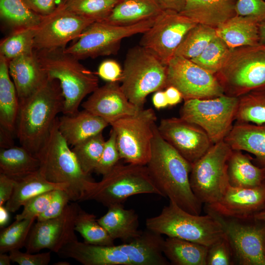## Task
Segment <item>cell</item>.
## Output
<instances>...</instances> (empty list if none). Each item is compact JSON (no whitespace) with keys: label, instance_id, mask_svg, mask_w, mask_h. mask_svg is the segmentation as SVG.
Listing matches in <instances>:
<instances>
[{"label":"cell","instance_id":"37","mask_svg":"<svg viewBox=\"0 0 265 265\" xmlns=\"http://www.w3.org/2000/svg\"><path fill=\"white\" fill-rule=\"evenodd\" d=\"M216 35L215 28L197 24L186 34L175 55L192 59L202 53Z\"/></svg>","mask_w":265,"mask_h":265},{"label":"cell","instance_id":"23","mask_svg":"<svg viewBox=\"0 0 265 265\" xmlns=\"http://www.w3.org/2000/svg\"><path fill=\"white\" fill-rule=\"evenodd\" d=\"M164 239L161 235L147 229L129 242L118 245L132 265H168L164 255Z\"/></svg>","mask_w":265,"mask_h":265},{"label":"cell","instance_id":"63","mask_svg":"<svg viewBox=\"0 0 265 265\" xmlns=\"http://www.w3.org/2000/svg\"><path fill=\"white\" fill-rule=\"evenodd\" d=\"M264 254L265 256V236L264 238Z\"/></svg>","mask_w":265,"mask_h":265},{"label":"cell","instance_id":"27","mask_svg":"<svg viewBox=\"0 0 265 265\" xmlns=\"http://www.w3.org/2000/svg\"><path fill=\"white\" fill-rule=\"evenodd\" d=\"M261 22L256 17L236 15L216 27V34L231 49L257 45Z\"/></svg>","mask_w":265,"mask_h":265},{"label":"cell","instance_id":"33","mask_svg":"<svg viewBox=\"0 0 265 265\" xmlns=\"http://www.w3.org/2000/svg\"><path fill=\"white\" fill-rule=\"evenodd\" d=\"M38 158L23 146L0 150V173L18 180L39 170Z\"/></svg>","mask_w":265,"mask_h":265},{"label":"cell","instance_id":"7","mask_svg":"<svg viewBox=\"0 0 265 265\" xmlns=\"http://www.w3.org/2000/svg\"><path fill=\"white\" fill-rule=\"evenodd\" d=\"M215 76L229 96L238 97L265 86V44L231 49Z\"/></svg>","mask_w":265,"mask_h":265},{"label":"cell","instance_id":"22","mask_svg":"<svg viewBox=\"0 0 265 265\" xmlns=\"http://www.w3.org/2000/svg\"><path fill=\"white\" fill-rule=\"evenodd\" d=\"M62 258H72L84 265H132L118 245H94L73 240L58 253Z\"/></svg>","mask_w":265,"mask_h":265},{"label":"cell","instance_id":"10","mask_svg":"<svg viewBox=\"0 0 265 265\" xmlns=\"http://www.w3.org/2000/svg\"><path fill=\"white\" fill-rule=\"evenodd\" d=\"M157 17L129 25L94 22L65 51L79 60L116 54L123 39L144 33L153 25Z\"/></svg>","mask_w":265,"mask_h":265},{"label":"cell","instance_id":"17","mask_svg":"<svg viewBox=\"0 0 265 265\" xmlns=\"http://www.w3.org/2000/svg\"><path fill=\"white\" fill-rule=\"evenodd\" d=\"M80 207L77 201L69 204L59 216L38 221L27 238L26 252L37 253L44 249L57 253L64 246L78 239L75 233L76 217Z\"/></svg>","mask_w":265,"mask_h":265},{"label":"cell","instance_id":"9","mask_svg":"<svg viewBox=\"0 0 265 265\" xmlns=\"http://www.w3.org/2000/svg\"><path fill=\"white\" fill-rule=\"evenodd\" d=\"M233 149L224 141L213 144L192 164L189 176L191 189L202 203L211 205L219 201L230 186L228 161Z\"/></svg>","mask_w":265,"mask_h":265},{"label":"cell","instance_id":"46","mask_svg":"<svg viewBox=\"0 0 265 265\" xmlns=\"http://www.w3.org/2000/svg\"><path fill=\"white\" fill-rule=\"evenodd\" d=\"M234 258L226 237L208 247L207 265H233Z\"/></svg>","mask_w":265,"mask_h":265},{"label":"cell","instance_id":"39","mask_svg":"<svg viewBox=\"0 0 265 265\" xmlns=\"http://www.w3.org/2000/svg\"><path fill=\"white\" fill-rule=\"evenodd\" d=\"M37 27L13 30L0 44V54L9 62L34 51V39Z\"/></svg>","mask_w":265,"mask_h":265},{"label":"cell","instance_id":"48","mask_svg":"<svg viewBox=\"0 0 265 265\" xmlns=\"http://www.w3.org/2000/svg\"><path fill=\"white\" fill-rule=\"evenodd\" d=\"M9 256L12 262L20 265H47L51 259L50 251L34 254L15 250L9 252Z\"/></svg>","mask_w":265,"mask_h":265},{"label":"cell","instance_id":"30","mask_svg":"<svg viewBox=\"0 0 265 265\" xmlns=\"http://www.w3.org/2000/svg\"><path fill=\"white\" fill-rule=\"evenodd\" d=\"M163 10L156 0H121L104 22L117 25H132L156 17Z\"/></svg>","mask_w":265,"mask_h":265},{"label":"cell","instance_id":"56","mask_svg":"<svg viewBox=\"0 0 265 265\" xmlns=\"http://www.w3.org/2000/svg\"><path fill=\"white\" fill-rule=\"evenodd\" d=\"M11 132L0 127V148H7L14 146Z\"/></svg>","mask_w":265,"mask_h":265},{"label":"cell","instance_id":"8","mask_svg":"<svg viewBox=\"0 0 265 265\" xmlns=\"http://www.w3.org/2000/svg\"><path fill=\"white\" fill-rule=\"evenodd\" d=\"M160 193L155 186L146 165L117 164L83 196L80 201L93 200L108 207L123 203L139 194Z\"/></svg>","mask_w":265,"mask_h":265},{"label":"cell","instance_id":"28","mask_svg":"<svg viewBox=\"0 0 265 265\" xmlns=\"http://www.w3.org/2000/svg\"><path fill=\"white\" fill-rule=\"evenodd\" d=\"M106 213L97 221L115 240L128 242L139 236L138 216L133 209H125L122 203L111 205Z\"/></svg>","mask_w":265,"mask_h":265},{"label":"cell","instance_id":"24","mask_svg":"<svg viewBox=\"0 0 265 265\" xmlns=\"http://www.w3.org/2000/svg\"><path fill=\"white\" fill-rule=\"evenodd\" d=\"M109 125L104 119L84 109L58 118L59 130L72 147L102 132Z\"/></svg>","mask_w":265,"mask_h":265},{"label":"cell","instance_id":"15","mask_svg":"<svg viewBox=\"0 0 265 265\" xmlns=\"http://www.w3.org/2000/svg\"><path fill=\"white\" fill-rule=\"evenodd\" d=\"M167 86L176 87L184 101L217 97L224 94L216 76L191 60L174 55L167 65Z\"/></svg>","mask_w":265,"mask_h":265},{"label":"cell","instance_id":"55","mask_svg":"<svg viewBox=\"0 0 265 265\" xmlns=\"http://www.w3.org/2000/svg\"><path fill=\"white\" fill-rule=\"evenodd\" d=\"M154 106L158 109L166 107L168 106L164 91L158 90L155 92L152 97Z\"/></svg>","mask_w":265,"mask_h":265},{"label":"cell","instance_id":"2","mask_svg":"<svg viewBox=\"0 0 265 265\" xmlns=\"http://www.w3.org/2000/svg\"><path fill=\"white\" fill-rule=\"evenodd\" d=\"M64 99L59 82L48 78L30 96L20 103L16 134L21 146L35 155L48 138Z\"/></svg>","mask_w":265,"mask_h":265},{"label":"cell","instance_id":"5","mask_svg":"<svg viewBox=\"0 0 265 265\" xmlns=\"http://www.w3.org/2000/svg\"><path fill=\"white\" fill-rule=\"evenodd\" d=\"M122 69L121 88L129 101L140 109L149 94L167 87V66L140 45L128 51Z\"/></svg>","mask_w":265,"mask_h":265},{"label":"cell","instance_id":"21","mask_svg":"<svg viewBox=\"0 0 265 265\" xmlns=\"http://www.w3.org/2000/svg\"><path fill=\"white\" fill-rule=\"evenodd\" d=\"M8 67L20 103L37 91L49 78L34 51L12 59Z\"/></svg>","mask_w":265,"mask_h":265},{"label":"cell","instance_id":"4","mask_svg":"<svg viewBox=\"0 0 265 265\" xmlns=\"http://www.w3.org/2000/svg\"><path fill=\"white\" fill-rule=\"evenodd\" d=\"M34 51L48 78L59 83L64 99L62 113H76L83 99L99 87L98 77L65 49Z\"/></svg>","mask_w":265,"mask_h":265},{"label":"cell","instance_id":"31","mask_svg":"<svg viewBox=\"0 0 265 265\" xmlns=\"http://www.w3.org/2000/svg\"><path fill=\"white\" fill-rule=\"evenodd\" d=\"M242 151L233 150L228 161L230 186L239 188L258 186L265 181V168L254 165Z\"/></svg>","mask_w":265,"mask_h":265},{"label":"cell","instance_id":"19","mask_svg":"<svg viewBox=\"0 0 265 265\" xmlns=\"http://www.w3.org/2000/svg\"><path fill=\"white\" fill-rule=\"evenodd\" d=\"M84 109L107 121L109 125L141 109L131 103L123 92L119 82H107L98 87L81 104Z\"/></svg>","mask_w":265,"mask_h":265},{"label":"cell","instance_id":"58","mask_svg":"<svg viewBox=\"0 0 265 265\" xmlns=\"http://www.w3.org/2000/svg\"><path fill=\"white\" fill-rule=\"evenodd\" d=\"M259 43L265 44V21L261 22L259 26Z\"/></svg>","mask_w":265,"mask_h":265},{"label":"cell","instance_id":"54","mask_svg":"<svg viewBox=\"0 0 265 265\" xmlns=\"http://www.w3.org/2000/svg\"><path fill=\"white\" fill-rule=\"evenodd\" d=\"M168 106H174L183 99L181 92L173 86H168L164 90Z\"/></svg>","mask_w":265,"mask_h":265},{"label":"cell","instance_id":"52","mask_svg":"<svg viewBox=\"0 0 265 265\" xmlns=\"http://www.w3.org/2000/svg\"><path fill=\"white\" fill-rule=\"evenodd\" d=\"M16 183V180L0 173V206L4 204L11 198Z\"/></svg>","mask_w":265,"mask_h":265},{"label":"cell","instance_id":"12","mask_svg":"<svg viewBox=\"0 0 265 265\" xmlns=\"http://www.w3.org/2000/svg\"><path fill=\"white\" fill-rule=\"evenodd\" d=\"M156 120L152 108H143L110 124L116 133L121 159L128 163L147 164L151 157Z\"/></svg>","mask_w":265,"mask_h":265},{"label":"cell","instance_id":"47","mask_svg":"<svg viewBox=\"0 0 265 265\" xmlns=\"http://www.w3.org/2000/svg\"><path fill=\"white\" fill-rule=\"evenodd\" d=\"M70 201V196L66 190L55 189L48 208L36 218V220L41 221L59 216L63 213Z\"/></svg>","mask_w":265,"mask_h":265},{"label":"cell","instance_id":"29","mask_svg":"<svg viewBox=\"0 0 265 265\" xmlns=\"http://www.w3.org/2000/svg\"><path fill=\"white\" fill-rule=\"evenodd\" d=\"M9 61L0 54V127L16 132L20 102L14 83L10 79Z\"/></svg>","mask_w":265,"mask_h":265},{"label":"cell","instance_id":"44","mask_svg":"<svg viewBox=\"0 0 265 265\" xmlns=\"http://www.w3.org/2000/svg\"><path fill=\"white\" fill-rule=\"evenodd\" d=\"M121 159L116 141V135L111 128L109 137L105 141L103 151L94 172L103 176L109 172Z\"/></svg>","mask_w":265,"mask_h":265},{"label":"cell","instance_id":"35","mask_svg":"<svg viewBox=\"0 0 265 265\" xmlns=\"http://www.w3.org/2000/svg\"><path fill=\"white\" fill-rule=\"evenodd\" d=\"M0 16L12 31L37 27L44 17L31 10L24 0H0Z\"/></svg>","mask_w":265,"mask_h":265},{"label":"cell","instance_id":"40","mask_svg":"<svg viewBox=\"0 0 265 265\" xmlns=\"http://www.w3.org/2000/svg\"><path fill=\"white\" fill-rule=\"evenodd\" d=\"M121 0H67L66 10L94 22L104 21Z\"/></svg>","mask_w":265,"mask_h":265},{"label":"cell","instance_id":"11","mask_svg":"<svg viewBox=\"0 0 265 265\" xmlns=\"http://www.w3.org/2000/svg\"><path fill=\"white\" fill-rule=\"evenodd\" d=\"M184 101L180 117L201 128L213 144L224 140L235 120L238 97L224 94L213 98Z\"/></svg>","mask_w":265,"mask_h":265},{"label":"cell","instance_id":"53","mask_svg":"<svg viewBox=\"0 0 265 265\" xmlns=\"http://www.w3.org/2000/svg\"><path fill=\"white\" fill-rule=\"evenodd\" d=\"M164 10H171L181 12L185 5L186 0H156Z\"/></svg>","mask_w":265,"mask_h":265},{"label":"cell","instance_id":"26","mask_svg":"<svg viewBox=\"0 0 265 265\" xmlns=\"http://www.w3.org/2000/svg\"><path fill=\"white\" fill-rule=\"evenodd\" d=\"M224 140L233 150L254 155L260 167L265 168V123L237 122Z\"/></svg>","mask_w":265,"mask_h":265},{"label":"cell","instance_id":"6","mask_svg":"<svg viewBox=\"0 0 265 265\" xmlns=\"http://www.w3.org/2000/svg\"><path fill=\"white\" fill-rule=\"evenodd\" d=\"M147 229L160 235L209 247L225 237L219 223L212 215H195L169 201L158 215L146 220Z\"/></svg>","mask_w":265,"mask_h":265},{"label":"cell","instance_id":"60","mask_svg":"<svg viewBox=\"0 0 265 265\" xmlns=\"http://www.w3.org/2000/svg\"><path fill=\"white\" fill-rule=\"evenodd\" d=\"M11 262L9 255H7L6 253H0V265H10Z\"/></svg>","mask_w":265,"mask_h":265},{"label":"cell","instance_id":"49","mask_svg":"<svg viewBox=\"0 0 265 265\" xmlns=\"http://www.w3.org/2000/svg\"><path fill=\"white\" fill-rule=\"evenodd\" d=\"M236 12L237 15L254 17L265 21V1L237 0Z\"/></svg>","mask_w":265,"mask_h":265},{"label":"cell","instance_id":"57","mask_svg":"<svg viewBox=\"0 0 265 265\" xmlns=\"http://www.w3.org/2000/svg\"><path fill=\"white\" fill-rule=\"evenodd\" d=\"M9 211L4 205L0 206V227L3 228L9 221Z\"/></svg>","mask_w":265,"mask_h":265},{"label":"cell","instance_id":"32","mask_svg":"<svg viewBox=\"0 0 265 265\" xmlns=\"http://www.w3.org/2000/svg\"><path fill=\"white\" fill-rule=\"evenodd\" d=\"M68 187L67 184L48 181L38 171L16 181L13 194L5 206L9 212H15L29 199L39 194L58 189L68 192Z\"/></svg>","mask_w":265,"mask_h":265},{"label":"cell","instance_id":"42","mask_svg":"<svg viewBox=\"0 0 265 265\" xmlns=\"http://www.w3.org/2000/svg\"><path fill=\"white\" fill-rule=\"evenodd\" d=\"M36 218L17 220L3 228L0 234V253L20 250L25 246Z\"/></svg>","mask_w":265,"mask_h":265},{"label":"cell","instance_id":"34","mask_svg":"<svg viewBox=\"0 0 265 265\" xmlns=\"http://www.w3.org/2000/svg\"><path fill=\"white\" fill-rule=\"evenodd\" d=\"M208 247L196 242L168 237L164 239V255L174 265H207Z\"/></svg>","mask_w":265,"mask_h":265},{"label":"cell","instance_id":"25","mask_svg":"<svg viewBox=\"0 0 265 265\" xmlns=\"http://www.w3.org/2000/svg\"><path fill=\"white\" fill-rule=\"evenodd\" d=\"M237 0H186L181 14L214 28L237 15Z\"/></svg>","mask_w":265,"mask_h":265},{"label":"cell","instance_id":"20","mask_svg":"<svg viewBox=\"0 0 265 265\" xmlns=\"http://www.w3.org/2000/svg\"><path fill=\"white\" fill-rule=\"evenodd\" d=\"M265 205V181L253 187L229 186L219 201L206 207L225 216L247 219L253 218Z\"/></svg>","mask_w":265,"mask_h":265},{"label":"cell","instance_id":"13","mask_svg":"<svg viewBox=\"0 0 265 265\" xmlns=\"http://www.w3.org/2000/svg\"><path fill=\"white\" fill-rule=\"evenodd\" d=\"M206 213L220 224L233 254L234 260L241 265H265L264 241L265 224L254 219H242L222 215L206 208Z\"/></svg>","mask_w":265,"mask_h":265},{"label":"cell","instance_id":"41","mask_svg":"<svg viewBox=\"0 0 265 265\" xmlns=\"http://www.w3.org/2000/svg\"><path fill=\"white\" fill-rule=\"evenodd\" d=\"M102 132L77 144L72 149L82 171L90 175L94 171L105 146Z\"/></svg>","mask_w":265,"mask_h":265},{"label":"cell","instance_id":"59","mask_svg":"<svg viewBox=\"0 0 265 265\" xmlns=\"http://www.w3.org/2000/svg\"><path fill=\"white\" fill-rule=\"evenodd\" d=\"M253 218L256 220L265 222V205L254 215Z\"/></svg>","mask_w":265,"mask_h":265},{"label":"cell","instance_id":"16","mask_svg":"<svg viewBox=\"0 0 265 265\" xmlns=\"http://www.w3.org/2000/svg\"><path fill=\"white\" fill-rule=\"evenodd\" d=\"M93 22L58 6L52 14L44 17L37 26L34 50L65 49L69 42L79 38Z\"/></svg>","mask_w":265,"mask_h":265},{"label":"cell","instance_id":"51","mask_svg":"<svg viewBox=\"0 0 265 265\" xmlns=\"http://www.w3.org/2000/svg\"><path fill=\"white\" fill-rule=\"evenodd\" d=\"M38 15L45 17L52 14L59 6V0H24Z\"/></svg>","mask_w":265,"mask_h":265},{"label":"cell","instance_id":"62","mask_svg":"<svg viewBox=\"0 0 265 265\" xmlns=\"http://www.w3.org/2000/svg\"><path fill=\"white\" fill-rule=\"evenodd\" d=\"M67 0H59V6L63 5Z\"/></svg>","mask_w":265,"mask_h":265},{"label":"cell","instance_id":"43","mask_svg":"<svg viewBox=\"0 0 265 265\" xmlns=\"http://www.w3.org/2000/svg\"><path fill=\"white\" fill-rule=\"evenodd\" d=\"M230 50L225 42L216 35L200 55L190 60L215 75L222 67Z\"/></svg>","mask_w":265,"mask_h":265},{"label":"cell","instance_id":"3","mask_svg":"<svg viewBox=\"0 0 265 265\" xmlns=\"http://www.w3.org/2000/svg\"><path fill=\"white\" fill-rule=\"evenodd\" d=\"M40 161V173L49 181L65 183L71 201H80L96 182L80 167L69 145L58 129L55 119L43 145L35 155Z\"/></svg>","mask_w":265,"mask_h":265},{"label":"cell","instance_id":"36","mask_svg":"<svg viewBox=\"0 0 265 265\" xmlns=\"http://www.w3.org/2000/svg\"><path fill=\"white\" fill-rule=\"evenodd\" d=\"M235 120L257 125L265 123V86L238 97Z\"/></svg>","mask_w":265,"mask_h":265},{"label":"cell","instance_id":"38","mask_svg":"<svg viewBox=\"0 0 265 265\" xmlns=\"http://www.w3.org/2000/svg\"><path fill=\"white\" fill-rule=\"evenodd\" d=\"M75 231L79 233L84 242L94 245H114V239L98 222L95 215L80 208L75 222Z\"/></svg>","mask_w":265,"mask_h":265},{"label":"cell","instance_id":"61","mask_svg":"<svg viewBox=\"0 0 265 265\" xmlns=\"http://www.w3.org/2000/svg\"><path fill=\"white\" fill-rule=\"evenodd\" d=\"M55 265H69V263L66 262H59L58 263H56V264H55Z\"/></svg>","mask_w":265,"mask_h":265},{"label":"cell","instance_id":"18","mask_svg":"<svg viewBox=\"0 0 265 265\" xmlns=\"http://www.w3.org/2000/svg\"><path fill=\"white\" fill-rule=\"evenodd\" d=\"M158 129L162 137L191 164L213 144L201 128L181 117L161 119Z\"/></svg>","mask_w":265,"mask_h":265},{"label":"cell","instance_id":"14","mask_svg":"<svg viewBox=\"0 0 265 265\" xmlns=\"http://www.w3.org/2000/svg\"><path fill=\"white\" fill-rule=\"evenodd\" d=\"M197 23L180 12L163 10L145 32L139 45L168 64L187 32Z\"/></svg>","mask_w":265,"mask_h":265},{"label":"cell","instance_id":"45","mask_svg":"<svg viewBox=\"0 0 265 265\" xmlns=\"http://www.w3.org/2000/svg\"><path fill=\"white\" fill-rule=\"evenodd\" d=\"M55 190L43 192L29 199L24 205L22 212L16 215L15 220L36 218L42 214L48 208Z\"/></svg>","mask_w":265,"mask_h":265},{"label":"cell","instance_id":"1","mask_svg":"<svg viewBox=\"0 0 265 265\" xmlns=\"http://www.w3.org/2000/svg\"><path fill=\"white\" fill-rule=\"evenodd\" d=\"M146 166L160 196L188 212L200 215L202 204L190 184L192 164L162 137L156 124L151 157Z\"/></svg>","mask_w":265,"mask_h":265},{"label":"cell","instance_id":"50","mask_svg":"<svg viewBox=\"0 0 265 265\" xmlns=\"http://www.w3.org/2000/svg\"><path fill=\"white\" fill-rule=\"evenodd\" d=\"M123 69L115 60L107 59L103 61L98 69V75L107 82L120 81Z\"/></svg>","mask_w":265,"mask_h":265}]
</instances>
